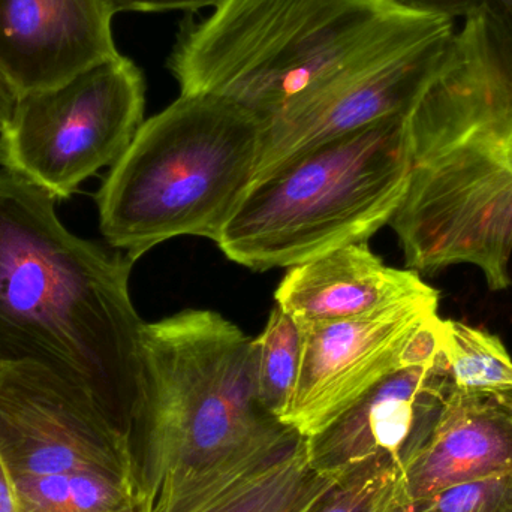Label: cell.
<instances>
[{
	"label": "cell",
	"instance_id": "obj_14",
	"mask_svg": "<svg viewBox=\"0 0 512 512\" xmlns=\"http://www.w3.org/2000/svg\"><path fill=\"white\" fill-rule=\"evenodd\" d=\"M433 292L417 271L390 267L357 243L289 268L274 300L298 324H313L378 315Z\"/></svg>",
	"mask_w": 512,
	"mask_h": 512
},
{
	"label": "cell",
	"instance_id": "obj_9",
	"mask_svg": "<svg viewBox=\"0 0 512 512\" xmlns=\"http://www.w3.org/2000/svg\"><path fill=\"white\" fill-rule=\"evenodd\" d=\"M0 457L14 483L81 471L134 483L128 445L92 400L35 364L0 366Z\"/></svg>",
	"mask_w": 512,
	"mask_h": 512
},
{
	"label": "cell",
	"instance_id": "obj_11",
	"mask_svg": "<svg viewBox=\"0 0 512 512\" xmlns=\"http://www.w3.org/2000/svg\"><path fill=\"white\" fill-rule=\"evenodd\" d=\"M453 390L444 354L399 367L321 433L306 438L310 465L342 474L367 460L390 459L399 471L423 444Z\"/></svg>",
	"mask_w": 512,
	"mask_h": 512
},
{
	"label": "cell",
	"instance_id": "obj_18",
	"mask_svg": "<svg viewBox=\"0 0 512 512\" xmlns=\"http://www.w3.org/2000/svg\"><path fill=\"white\" fill-rule=\"evenodd\" d=\"M397 468L372 459L346 469L307 512H388Z\"/></svg>",
	"mask_w": 512,
	"mask_h": 512
},
{
	"label": "cell",
	"instance_id": "obj_13",
	"mask_svg": "<svg viewBox=\"0 0 512 512\" xmlns=\"http://www.w3.org/2000/svg\"><path fill=\"white\" fill-rule=\"evenodd\" d=\"M512 466V400L451 391L423 444L394 478L388 512H411L450 487Z\"/></svg>",
	"mask_w": 512,
	"mask_h": 512
},
{
	"label": "cell",
	"instance_id": "obj_17",
	"mask_svg": "<svg viewBox=\"0 0 512 512\" xmlns=\"http://www.w3.org/2000/svg\"><path fill=\"white\" fill-rule=\"evenodd\" d=\"M301 352L303 328L276 304L254 339V361L259 402L280 421L297 384Z\"/></svg>",
	"mask_w": 512,
	"mask_h": 512
},
{
	"label": "cell",
	"instance_id": "obj_15",
	"mask_svg": "<svg viewBox=\"0 0 512 512\" xmlns=\"http://www.w3.org/2000/svg\"><path fill=\"white\" fill-rule=\"evenodd\" d=\"M339 475L316 471L306 438L298 436L200 490L140 512H307Z\"/></svg>",
	"mask_w": 512,
	"mask_h": 512
},
{
	"label": "cell",
	"instance_id": "obj_20",
	"mask_svg": "<svg viewBox=\"0 0 512 512\" xmlns=\"http://www.w3.org/2000/svg\"><path fill=\"white\" fill-rule=\"evenodd\" d=\"M394 6L418 12V14L438 15V17L456 20L468 18L481 9L502 12L512 17V0H388Z\"/></svg>",
	"mask_w": 512,
	"mask_h": 512
},
{
	"label": "cell",
	"instance_id": "obj_10",
	"mask_svg": "<svg viewBox=\"0 0 512 512\" xmlns=\"http://www.w3.org/2000/svg\"><path fill=\"white\" fill-rule=\"evenodd\" d=\"M439 292L387 312L346 321L300 324V372L282 423L303 438L318 435L373 385L399 369L415 328L438 313Z\"/></svg>",
	"mask_w": 512,
	"mask_h": 512
},
{
	"label": "cell",
	"instance_id": "obj_16",
	"mask_svg": "<svg viewBox=\"0 0 512 512\" xmlns=\"http://www.w3.org/2000/svg\"><path fill=\"white\" fill-rule=\"evenodd\" d=\"M442 354L454 390L512 400V358L496 334L442 319Z\"/></svg>",
	"mask_w": 512,
	"mask_h": 512
},
{
	"label": "cell",
	"instance_id": "obj_12",
	"mask_svg": "<svg viewBox=\"0 0 512 512\" xmlns=\"http://www.w3.org/2000/svg\"><path fill=\"white\" fill-rule=\"evenodd\" d=\"M101 0H0V72L26 95L119 56Z\"/></svg>",
	"mask_w": 512,
	"mask_h": 512
},
{
	"label": "cell",
	"instance_id": "obj_8",
	"mask_svg": "<svg viewBox=\"0 0 512 512\" xmlns=\"http://www.w3.org/2000/svg\"><path fill=\"white\" fill-rule=\"evenodd\" d=\"M456 32L453 20L430 15L301 93L265 120L256 176L379 120L408 116Z\"/></svg>",
	"mask_w": 512,
	"mask_h": 512
},
{
	"label": "cell",
	"instance_id": "obj_4",
	"mask_svg": "<svg viewBox=\"0 0 512 512\" xmlns=\"http://www.w3.org/2000/svg\"><path fill=\"white\" fill-rule=\"evenodd\" d=\"M427 17L388 0H224L183 27L167 68L180 95L221 96L265 122Z\"/></svg>",
	"mask_w": 512,
	"mask_h": 512
},
{
	"label": "cell",
	"instance_id": "obj_19",
	"mask_svg": "<svg viewBox=\"0 0 512 512\" xmlns=\"http://www.w3.org/2000/svg\"><path fill=\"white\" fill-rule=\"evenodd\" d=\"M411 512H512V466L450 487Z\"/></svg>",
	"mask_w": 512,
	"mask_h": 512
},
{
	"label": "cell",
	"instance_id": "obj_24",
	"mask_svg": "<svg viewBox=\"0 0 512 512\" xmlns=\"http://www.w3.org/2000/svg\"><path fill=\"white\" fill-rule=\"evenodd\" d=\"M129 512H140V507H138V508H134V510H131V511H129Z\"/></svg>",
	"mask_w": 512,
	"mask_h": 512
},
{
	"label": "cell",
	"instance_id": "obj_1",
	"mask_svg": "<svg viewBox=\"0 0 512 512\" xmlns=\"http://www.w3.org/2000/svg\"><path fill=\"white\" fill-rule=\"evenodd\" d=\"M406 116L412 171L390 225L408 268L483 271L512 285V17L465 18Z\"/></svg>",
	"mask_w": 512,
	"mask_h": 512
},
{
	"label": "cell",
	"instance_id": "obj_2",
	"mask_svg": "<svg viewBox=\"0 0 512 512\" xmlns=\"http://www.w3.org/2000/svg\"><path fill=\"white\" fill-rule=\"evenodd\" d=\"M57 201L0 173V366L35 364L86 394L129 450L144 396L134 262L69 233Z\"/></svg>",
	"mask_w": 512,
	"mask_h": 512
},
{
	"label": "cell",
	"instance_id": "obj_22",
	"mask_svg": "<svg viewBox=\"0 0 512 512\" xmlns=\"http://www.w3.org/2000/svg\"><path fill=\"white\" fill-rule=\"evenodd\" d=\"M0 512H21L14 481L0 457Z\"/></svg>",
	"mask_w": 512,
	"mask_h": 512
},
{
	"label": "cell",
	"instance_id": "obj_7",
	"mask_svg": "<svg viewBox=\"0 0 512 512\" xmlns=\"http://www.w3.org/2000/svg\"><path fill=\"white\" fill-rule=\"evenodd\" d=\"M144 105L137 65L122 54L104 60L59 86L20 96L0 131V165L66 200L119 161L144 123Z\"/></svg>",
	"mask_w": 512,
	"mask_h": 512
},
{
	"label": "cell",
	"instance_id": "obj_21",
	"mask_svg": "<svg viewBox=\"0 0 512 512\" xmlns=\"http://www.w3.org/2000/svg\"><path fill=\"white\" fill-rule=\"evenodd\" d=\"M111 15L119 12L198 11L216 8L224 0H101Z\"/></svg>",
	"mask_w": 512,
	"mask_h": 512
},
{
	"label": "cell",
	"instance_id": "obj_23",
	"mask_svg": "<svg viewBox=\"0 0 512 512\" xmlns=\"http://www.w3.org/2000/svg\"><path fill=\"white\" fill-rule=\"evenodd\" d=\"M18 95L17 90L11 86L8 80L3 77L0 72V131L5 129L14 114L15 107H17Z\"/></svg>",
	"mask_w": 512,
	"mask_h": 512
},
{
	"label": "cell",
	"instance_id": "obj_3",
	"mask_svg": "<svg viewBox=\"0 0 512 512\" xmlns=\"http://www.w3.org/2000/svg\"><path fill=\"white\" fill-rule=\"evenodd\" d=\"M144 396L129 442L140 511L200 489L300 436L256 390L254 339L186 309L143 328Z\"/></svg>",
	"mask_w": 512,
	"mask_h": 512
},
{
	"label": "cell",
	"instance_id": "obj_5",
	"mask_svg": "<svg viewBox=\"0 0 512 512\" xmlns=\"http://www.w3.org/2000/svg\"><path fill=\"white\" fill-rule=\"evenodd\" d=\"M264 122L228 99L180 95L144 120L96 194L111 248L140 259L180 236L218 240L256 176Z\"/></svg>",
	"mask_w": 512,
	"mask_h": 512
},
{
	"label": "cell",
	"instance_id": "obj_6",
	"mask_svg": "<svg viewBox=\"0 0 512 512\" xmlns=\"http://www.w3.org/2000/svg\"><path fill=\"white\" fill-rule=\"evenodd\" d=\"M411 171L406 116L379 120L258 174L215 243L256 271L367 243L396 215Z\"/></svg>",
	"mask_w": 512,
	"mask_h": 512
}]
</instances>
